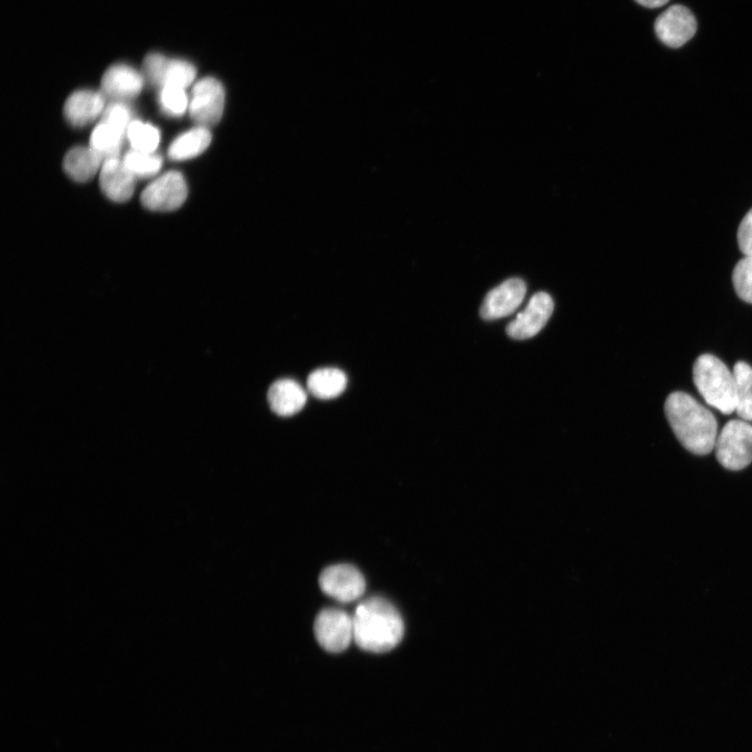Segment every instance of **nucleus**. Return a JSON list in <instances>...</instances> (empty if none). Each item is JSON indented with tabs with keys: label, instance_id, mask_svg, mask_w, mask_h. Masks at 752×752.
<instances>
[{
	"label": "nucleus",
	"instance_id": "obj_1",
	"mask_svg": "<svg viewBox=\"0 0 752 752\" xmlns=\"http://www.w3.org/2000/svg\"><path fill=\"white\" fill-rule=\"evenodd\" d=\"M665 412L676 438L689 452L704 456L714 451L719 435L718 422L712 412L691 395L672 393L667 398Z\"/></svg>",
	"mask_w": 752,
	"mask_h": 752
},
{
	"label": "nucleus",
	"instance_id": "obj_2",
	"mask_svg": "<svg viewBox=\"0 0 752 752\" xmlns=\"http://www.w3.org/2000/svg\"><path fill=\"white\" fill-rule=\"evenodd\" d=\"M354 640L368 652L384 653L402 642L405 624L396 607L382 597L361 602L354 615Z\"/></svg>",
	"mask_w": 752,
	"mask_h": 752
},
{
	"label": "nucleus",
	"instance_id": "obj_3",
	"mask_svg": "<svg viewBox=\"0 0 752 752\" xmlns=\"http://www.w3.org/2000/svg\"><path fill=\"white\" fill-rule=\"evenodd\" d=\"M693 380L704 401L724 415L737 408L736 379L734 372L718 358L703 355L693 369Z\"/></svg>",
	"mask_w": 752,
	"mask_h": 752
},
{
	"label": "nucleus",
	"instance_id": "obj_4",
	"mask_svg": "<svg viewBox=\"0 0 752 752\" xmlns=\"http://www.w3.org/2000/svg\"><path fill=\"white\" fill-rule=\"evenodd\" d=\"M719 463L730 470H741L752 462V426L745 420L727 422L715 444Z\"/></svg>",
	"mask_w": 752,
	"mask_h": 752
},
{
	"label": "nucleus",
	"instance_id": "obj_5",
	"mask_svg": "<svg viewBox=\"0 0 752 752\" xmlns=\"http://www.w3.org/2000/svg\"><path fill=\"white\" fill-rule=\"evenodd\" d=\"M315 636L320 646L331 653L345 651L354 640V618L339 608H326L317 616Z\"/></svg>",
	"mask_w": 752,
	"mask_h": 752
},
{
	"label": "nucleus",
	"instance_id": "obj_6",
	"mask_svg": "<svg viewBox=\"0 0 752 752\" xmlns=\"http://www.w3.org/2000/svg\"><path fill=\"white\" fill-rule=\"evenodd\" d=\"M225 108V89L215 78H204L193 89L190 113L193 121L204 128L220 123Z\"/></svg>",
	"mask_w": 752,
	"mask_h": 752
},
{
	"label": "nucleus",
	"instance_id": "obj_7",
	"mask_svg": "<svg viewBox=\"0 0 752 752\" xmlns=\"http://www.w3.org/2000/svg\"><path fill=\"white\" fill-rule=\"evenodd\" d=\"M322 592L341 603L359 600L365 593L363 574L350 564H337L326 568L319 577Z\"/></svg>",
	"mask_w": 752,
	"mask_h": 752
},
{
	"label": "nucleus",
	"instance_id": "obj_8",
	"mask_svg": "<svg viewBox=\"0 0 752 752\" xmlns=\"http://www.w3.org/2000/svg\"><path fill=\"white\" fill-rule=\"evenodd\" d=\"M145 74L149 81L160 87L190 86L197 75L196 67L187 61L170 59L161 54H149L144 62Z\"/></svg>",
	"mask_w": 752,
	"mask_h": 752
},
{
	"label": "nucleus",
	"instance_id": "obj_9",
	"mask_svg": "<svg viewBox=\"0 0 752 752\" xmlns=\"http://www.w3.org/2000/svg\"><path fill=\"white\" fill-rule=\"evenodd\" d=\"M188 188L182 174L172 171L152 182L141 194L140 200L153 211H172L183 205Z\"/></svg>",
	"mask_w": 752,
	"mask_h": 752
},
{
	"label": "nucleus",
	"instance_id": "obj_10",
	"mask_svg": "<svg viewBox=\"0 0 752 752\" xmlns=\"http://www.w3.org/2000/svg\"><path fill=\"white\" fill-rule=\"evenodd\" d=\"M554 311V301L545 292L535 294L526 309L507 326V335L514 340L535 337L547 325Z\"/></svg>",
	"mask_w": 752,
	"mask_h": 752
},
{
	"label": "nucleus",
	"instance_id": "obj_11",
	"mask_svg": "<svg viewBox=\"0 0 752 752\" xmlns=\"http://www.w3.org/2000/svg\"><path fill=\"white\" fill-rule=\"evenodd\" d=\"M654 30L664 44L672 49H679L696 34L697 22L689 9L675 5L658 16Z\"/></svg>",
	"mask_w": 752,
	"mask_h": 752
},
{
	"label": "nucleus",
	"instance_id": "obj_12",
	"mask_svg": "<svg viewBox=\"0 0 752 752\" xmlns=\"http://www.w3.org/2000/svg\"><path fill=\"white\" fill-rule=\"evenodd\" d=\"M526 294L527 287L521 278L504 281L485 297L480 311L481 317L492 321L510 316L521 307Z\"/></svg>",
	"mask_w": 752,
	"mask_h": 752
},
{
	"label": "nucleus",
	"instance_id": "obj_13",
	"mask_svg": "<svg viewBox=\"0 0 752 752\" xmlns=\"http://www.w3.org/2000/svg\"><path fill=\"white\" fill-rule=\"evenodd\" d=\"M144 87V78L133 67L115 64L107 69L102 79L104 97L115 101L131 100Z\"/></svg>",
	"mask_w": 752,
	"mask_h": 752
},
{
	"label": "nucleus",
	"instance_id": "obj_14",
	"mask_svg": "<svg viewBox=\"0 0 752 752\" xmlns=\"http://www.w3.org/2000/svg\"><path fill=\"white\" fill-rule=\"evenodd\" d=\"M100 183L106 197L117 203L130 200L135 190V176L119 158L105 160Z\"/></svg>",
	"mask_w": 752,
	"mask_h": 752
},
{
	"label": "nucleus",
	"instance_id": "obj_15",
	"mask_svg": "<svg viewBox=\"0 0 752 752\" xmlns=\"http://www.w3.org/2000/svg\"><path fill=\"white\" fill-rule=\"evenodd\" d=\"M104 106L105 97L103 93L79 90L74 92L65 103V119L74 127H85L101 115Z\"/></svg>",
	"mask_w": 752,
	"mask_h": 752
},
{
	"label": "nucleus",
	"instance_id": "obj_16",
	"mask_svg": "<svg viewBox=\"0 0 752 752\" xmlns=\"http://www.w3.org/2000/svg\"><path fill=\"white\" fill-rule=\"evenodd\" d=\"M268 401L274 413L288 417L303 409L307 404L308 396L295 381L280 380L270 387Z\"/></svg>",
	"mask_w": 752,
	"mask_h": 752
},
{
	"label": "nucleus",
	"instance_id": "obj_17",
	"mask_svg": "<svg viewBox=\"0 0 752 752\" xmlns=\"http://www.w3.org/2000/svg\"><path fill=\"white\" fill-rule=\"evenodd\" d=\"M102 160L100 154L93 149L76 147L66 154L63 169L73 180L87 182L98 173Z\"/></svg>",
	"mask_w": 752,
	"mask_h": 752
},
{
	"label": "nucleus",
	"instance_id": "obj_18",
	"mask_svg": "<svg viewBox=\"0 0 752 752\" xmlns=\"http://www.w3.org/2000/svg\"><path fill=\"white\" fill-rule=\"evenodd\" d=\"M211 133L208 128L197 127L177 137L169 149L173 160H187L201 155L210 146Z\"/></svg>",
	"mask_w": 752,
	"mask_h": 752
},
{
	"label": "nucleus",
	"instance_id": "obj_19",
	"mask_svg": "<svg viewBox=\"0 0 752 752\" xmlns=\"http://www.w3.org/2000/svg\"><path fill=\"white\" fill-rule=\"evenodd\" d=\"M347 378L337 368H323L314 371L308 379L310 392L320 399H332L343 393Z\"/></svg>",
	"mask_w": 752,
	"mask_h": 752
},
{
	"label": "nucleus",
	"instance_id": "obj_20",
	"mask_svg": "<svg viewBox=\"0 0 752 752\" xmlns=\"http://www.w3.org/2000/svg\"><path fill=\"white\" fill-rule=\"evenodd\" d=\"M125 135L126 132L102 122L92 132L90 148L99 153L105 160L119 158Z\"/></svg>",
	"mask_w": 752,
	"mask_h": 752
},
{
	"label": "nucleus",
	"instance_id": "obj_21",
	"mask_svg": "<svg viewBox=\"0 0 752 752\" xmlns=\"http://www.w3.org/2000/svg\"><path fill=\"white\" fill-rule=\"evenodd\" d=\"M733 372L736 379V412L742 420L752 421V367L738 362Z\"/></svg>",
	"mask_w": 752,
	"mask_h": 752
},
{
	"label": "nucleus",
	"instance_id": "obj_22",
	"mask_svg": "<svg viewBox=\"0 0 752 752\" xmlns=\"http://www.w3.org/2000/svg\"><path fill=\"white\" fill-rule=\"evenodd\" d=\"M127 137L133 150L144 153H154L160 141V133L157 128L139 121L130 124Z\"/></svg>",
	"mask_w": 752,
	"mask_h": 752
},
{
	"label": "nucleus",
	"instance_id": "obj_23",
	"mask_svg": "<svg viewBox=\"0 0 752 752\" xmlns=\"http://www.w3.org/2000/svg\"><path fill=\"white\" fill-rule=\"evenodd\" d=\"M125 166L135 176L148 178L156 175L162 167V158L154 153L130 151L124 158Z\"/></svg>",
	"mask_w": 752,
	"mask_h": 752
},
{
	"label": "nucleus",
	"instance_id": "obj_24",
	"mask_svg": "<svg viewBox=\"0 0 752 752\" xmlns=\"http://www.w3.org/2000/svg\"><path fill=\"white\" fill-rule=\"evenodd\" d=\"M734 287L738 296L752 304V256H745L735 267Z\"/></svg>",
	"mask_w": 752,
	"mask_h": 752
},
{
	"label": "nucleus",
	"instance_id": "obj_25",
	"mask_svg": "<svg viewBox=\"0 0 752 752\" xmlns=\"http://www.w3.org/2000/svg\"><path fill=\"white\" fill-rule=\"evenodd\" d=\"M160 106L163 111L173 116L182 115L188 106L186 93L183 88L164 87L160 91Z\"/></svg>",
	"mask_w": 752,
	"mask_h": 752
},
{
	"label": "nucleus",
	"instance_id": "obj_26",
	"mask_svg": "<svg viewBox=\"0 0 752 752\" xmlns=\"http://www.w3.org/2000/svg\"><path fill=\"white\" fill-rule=\"evenodd\" d=\"M130 108L123 102L110 104L104 112L103 123H106L123 132H127L132 123Z\"/></svg>",
	"mask_w": 752,
	"mask_h": 752
},
{
	"label": "nucleus",
	"instance_id": "obj_27",
	"mask_svg": "<svg viewBox=\"0 0 752 752\" xmlns=\"http://www.w3.org/2000/svg\"><path fill=\"white\" fill-rule=\"evenodd\" d=\"M738 243L745 256H752V208L742 220L738 230Z\"/></svg>",
	"mask_w": 752,
	"mask_h": 752
},
{
	"label": "nucleus",
	"instance_id": "obj_28",
	"mask_svg": "<svg viewBox=\"0 0 752 752\" xmlns=\"http://www.w3.org/2000/svg\"><path fill=\"white\" fill-rule=\"evenodd\" d=\"M670 0H636L640 6L648 9H658L666 6Z\"/></svg>",
	"mask_w": 752,
	"mask_h": 752
}]
</instances>
